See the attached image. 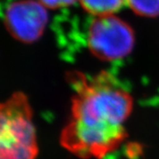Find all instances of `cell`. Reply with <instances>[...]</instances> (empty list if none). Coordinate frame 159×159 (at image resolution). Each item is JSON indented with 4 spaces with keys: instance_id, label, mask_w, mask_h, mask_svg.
Returning a JSON list of instances; mask_svg holds the SVG:
<instances>
[{
    "instance_id": "1",
    "label": "cell",
    "mask_w": 159,
    "mask_h": 159,
    "mask_svg": "<svg viewBox=\"0 0 159 159\" xmlns=\"http://www.w3.org/2000/svg\"><path fill=\"white\" fill-rule=\"evenodd\" d=\"M70 117L60 133V145L81 159H102L127 138L125 122L134 99L113 74L106 71L91 77L73 74Z\"/></svg>"
},
{
    "instance_id": "2",
    "label": "cell",
    "mask_w": 159,
    "mask_h": 159,
    "mask_svg": "<svg viewBox=\"0 0 159 159\" xmlns=\"http://www.w3.org/2000/svg\"><path fill=\"white\" fill-rule=\"evenodd\" d=\"M38 153L31 103L24 92H14L0 102V159H36Z\"/></svg>"
},
{
    "instance_id": "3",
    "label": "cell",
    "mask_w": 159,
    "mask_h": 159,
    "mask_svg": "<svg viewBox=\"0 0 159 159\" xmlns=\"http://www.w3.org/2000/svg\"><path fill=\"white\" fill-rule=\"evenodd\" d=\"M86 42L95 57L104 61H116L130 54L134 35L127 23L111 14L95 17L89 26Z\"/></svg>"
},
{
    "instance_id": "4",
    "label": "cell",
    "mask_w": 159,
    "mask_h": 159,
    "mask_svg": "<svg viewBox=\"0 0 159 159\" xmlns=\"http://www.w3.org/2000/svg\"><path fill=\"white\" fill-rule=\"evenodd\" d=\"M47 22V8L38 0L12 2L6 8L4 17V24L9 34L24 43H32L39 39Z\"/></svg>"
},
{
    "instance_id": "5",
    "label": "cell",
    "mask_w": 159,
    "mask_h": 159,
    "mask_svg": "<svg viewBox=\"0 0 159 159\" xmlns=\"http://www.w3.org/2000/svg\"><path fill=\"white\" fill-rule=\"evenodd\" d=\"M89 13L97 16L111 15L119 11L125 0H78Z\"/></svg>"
},
{
    "instance_id": "6",
    "label": "cell",
    "mask_w": 159,
    "mask_h": 159,
    "mask_svg": "<svg viewBox=\"0 0 159 159\" xmlns=\"http://www.w3.org/2000/svg\"><path fill=\"white\" fill-rule=\"evenodd\" d=\"M125 3L140 15L152 17L159 14V0H125Z\"/></svg>"
},
{
    "instance_id": "7",
    "label": "cell",
    "mask_w": 159,
    "mask_h": 159,
    "mask_svg": "<svg viewBox=\"0 0 159 159\" xmlns=\"http://www.w3.org/2000/svg\"><path fill=\"white\" fill-rule=\"evenodd\" d=\"M40 3L48 9H57L62 7L72 6L74 2L78 0H38Z\"/></svg>"
}]
</instances>
